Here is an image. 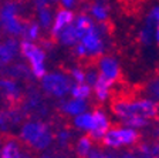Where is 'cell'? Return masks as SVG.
<instances>
[{
	"label": "cell",
	"instance_id": "6da1fadb",
	"mask_svg": "<svg viewBox=\"0 0 159 158\" xmlns=\"http://www.w3.org/2000/svg\"><path fill=\"white\" fill-rule=\"evenodd\" d=\"M111 110H112L114 115L121 121L129 118V117H134V115H139V117H143V118L152 121V120L158 118L159 115V104L148 97L134 100H114L111 104Z\"/></svg>",
	"mask_w": 159,
	"mask_h": 158
},
{
	"label": "cell",
	"instance_id": "7a4b0ae2",
	"mask_svg": "<svg viewBox=\"0 0 159 158\" xmlns=\"http://www.w3.org/2000/svg\"><path fill=\"white\" fill-rule=\"evenodd\" d=\"M19 141L36 151H44L53 144L54 132L50 125L41 120H29L21 124Z\"/></svg>",
	"mask_w": 159,
	"mask_h": 158
},
{
	"label": "cell",
	"instance_id": "3957f363",
	"mask_svg": "<svg viewBox=\"0 0 159 158\" xmlns=\"http://www.w3.org/2000/svg\"><path fill=\"white\" fill-rule=\"evenodd\" d=\"M141 140V134L138 130L126 127V125H119V127H109L108 131L104 134L102 142L104 147L109 150H118L122 147H132L138 144Z\"/></svg>",
	"mask_w": 159,
	"mask_h": 158
},
{
	"label": "cell",
	"instance_id": "277c9868",
	"mask_svg": "<svg viewBox=\"0 0 159 158\" xmlns=\"http://www.w3.org/2000/svg\"><path fill=\"white\" fill-rule=\"evenodd\" d=\"M24 22L20 17V6L14 0H7L0 6V27L11 37H20L24 30Z\"/></svg>",
	"mask_w": 159,
	"mask_h": 158
},
{
	"label": "cell",
	"instance_id": "5b68a950",
	"mask_svg": "<svg viewBox=\"0 0 159 158\" xmlns=\"http://www.w3.org/2000/svg\"><path fill=\"white\" fill-rule=\"evenodd\" d=\"M71 84H73V81H71L68 74L64 71H60V70L46 73L40 79L41 90L46 93L47 96L53 97V98H58V100L68 96Z\"/></svg>",
	"mask_w": 159,
	"mask_h": 158
},
{
	"label": "cell",
	"instance_id": "8992f818",
	"mask_svg": "<svg viewBox=\"0 0 159 158\" xmlns=\"http://www.w3.org/2000/svg\"><path fill=\"white\" fill-rule=\"evenodd\" d=\"M19 50H20V53H21V56L29 61L31 76H33L34 79L40 80L47 73L46 50H44L41 46L36 44L34 41H29V40L20 41Z\"/></svg>",
	"mask_w": 159,
	"mask_h": 158
},
{
	"label": "cell",
	"instance_id": "52a82bcc",
	"mask_svg": "<svg viewBox=\"0 0 159 158\" xmlns=\"http://www.w3.org/2000/svg\"><path fill=\"white\" fill-rule=\"evenodd\" d=\"M104 24L105 23L94 24L80 37V43L85 47L88 59H98L105 54L107 46L104 40Z\"/></svg>",
	"mask_w": 159,
	"mask_h": 158
},
{
	"label": "cell",
	"instance_id": "ba28073f",
	"mask_svg": "<svg viewBox=\"0 0 159 158\" xmlns=\"http://www.w3.org/2000/svg\"><path fill=\"white\" fill-rule=\"evenodd\" d=\"M97 70H98L99 76L105 77L111 83L115 84L119 79H121V64L116 57L111 56V54H102L98 57V63H97Z\"/></svg>",
	"mask_w": 159,
	"mask_h": 158
},
{
	"label": "cell",
	"instance_id": "9c48e42d",
	"mask_svg": "<svg viewBox=\"0 0 159 158\" xmlns=\"http://www.w3.org/2000/svg\"><path fill=\"white\" fill-rule=\"evenodd\" d=\"M0 91L10 105H17L23 100V91L16 79H11V77L0 79Z\"/></svg>",
	"mask_w": 159,
	"mask_h": 158
},
{
	"label": "cell",
	"instance_id": "30bf717a",
	"mask_svg": "<svg viewBox=\"0 0 159 158\" xmlns=\"http://www.w3.org/2000/svg\"><path fill=\"white\" fill-rule=\"evenodd\" d=\"M93 115H94V127H93V130L88 132V135L94 142H101L104 134H105V132L108 131V128L111 127V121H109V117L107 115V113L101 108L94 110Z\"/></svg>",
	"mask_w": 159,
	"mask_h": 158
},
{
	"label": "cell",
	"instance_id": "8fae6325",
	"mask_svg": "<svg viewBox=\"0 0 159 158\" xmlns=\"http://www.w3.org/2000/svg\"><path fill=\"white\" fill-rule=\"evenodd\" d=\"M74 10H67V9H58L53 16V22L50 26L48 31L51 39H56L58 36V33L64 29L66 26L71 24L74 22Z\"/></svg>",
	"mask_w": 159,
	"mask_h": 158
},
{
	"label": "cell",
	"instance_id": "7c38bea8",
	"mask_svg": "<svg viewBox=\"0 0 159 158\" xmlns=\"http://www.w3.org/2000/svg\"><path fill=\"white\" fill-rule=\"evenodd\" d=\"M20 43L17 41V37L9 36L6 40L0 41V66H7L13 61V59L19 53Z\"/></svg>",
	"mask_w": 159,
	"mask_h": 158
},
{
	"label": "cell",
	"instance_id": "4fadbf2b",
	"mask_svg": "<svg viewBox=\"0 0 159 158\" xmlns=\"http://www.w3.org/2000/svg\"><path fill=\"white\" fill-rule=\"evenodd\" d=\"M58 108L64 115L75 117V115H78L88 110V103H87V100H78V98H73V97L68 100L61 98V103H60Z\"/></svg>",
	"mask_w": 159,
	"mask_h": 158
},
{
	"label": "cell",
	"instance_id": "5bb4252c",
	"mask_svg": "<svg viewBox=\"0 0 159 158\" xmlns=\"http://www.w3.org/2000/svg\"><path fill=\"white\" fill-rule=\"evenodd\" d=\"M87 13L91 16V19L97 23H107L109 19V13H111V9H109L108 3H104V2H98V0H94L93 3L88 6V12Z\"/></svg>",
	"mask_w": 159,
	"mask_h": 158
},
{
	"label": "cell",
	"instance_id": "9a60e30c",
	"mask_svg": "<svg viewBox=\"0 0 159 158\" xmlns=\"http://www.w3.org/2000/svg\"><path fill=\"white\" fill-rule=\"evenodd\" d=\"M112 86L114 83H111L109 80H107L105 77L98 76L95 84L93 86V91L95 100L98 103H105L107 100L111 97V91H112Z\"/></svg>",
	"mask_w": 159,
	"mask_h": 158
},
{
	"label": "cell",
	"instance_id": "2e32d148",
	"mask_svg": "<svg viewBox=\"0 0 159 158\" xmlns=\"http://www.w3.org/2000/svg\"><path fill=\"white\" fill-rule=\"evenodd\" d=\"M21 155V142L16 138H6L0 147V158H20Z\"/></svg>",
	"mask_w": 159,
	"mask_h": 158
},
{
	"label": "cell",
	"instance_id": "e0dca14e",
	"mask_svg": "<svg viewBox=\"0 0 159 158\" xmlns=\"http://www.w3.org/2000/svg\"><path fill=\"white\" fill-rule=\"evenodd\" d=\"M56 40L61 44V46H66V47L75 46V44L80 41V39H78V33H77L74 24L71 23V24L64 27V29L58 33V36L56 37Z\"/></svg>",
	"mask_w": 159,
	"mask_h": 158
},
{
	"label": "cell",
	"instance_id": "ac0fdd59",
	"mask_svg": "<svg viewBox=\"0 0 159 158\" xmlns=\"http://www.w3.org/2000/svg\"><path fill=\"white\" fill-rule=\"evenodd\" d=\"M73 127L78 131H84L88 134L94 127V115H93V111H84L81 114L75 115L73 117Z\"/></svg>",
	"mask_w": 159,
	"mask_h": 158
},
{
	"label": "cell",
	"instance_id": "d6986e66",
	"mask_svg": "<svg viewBox=\"0 0 159 158\" xmlns=\"http://www.w3.org/2000/svg\"><path fill=\"white\" fill-rule=\"evenodd\" d=\"M73 24H74V27H75L77 33H78V39H80L87 30L91 29L95 23H94V20L91 19V16H89L88 13H78L77 16H74Z\"/></svg>",
	"mask_w": 159,
	"mask_h": 158
},
{
	"label": "cell",
	"instance_id": "ffe728a7",
	"mask_svg": "<svg viewBox=\"0 0 159 158\" xmlns=\"http://www.w3.org/2000/svg\"><path fill=\"white\" fill-rule=\"evenodd\" d=\"M70 96L78 100H88L93 96V87H89L87 83H73L70 89Z\"/></svg>",
	"mask_w": 159,
	"mask_h": 158
},
{
	"label": "cell",
	"instance_id": "44dd1931",
	"mask_svg": "<svg viewBox=\"0 0 159 158\" xmlns=\"http://www.w3.org/2000/svg\"><path fill=\"white\" fill-rule=\"evenodd\" d=\"M94 147V141L89 138V135H83L80 137L78 141L75 144V154L78 158H87L88 152L91 151V148Z\"/></svg>",
	"mask_w": 159,
	"mask_h": 158
},
{
	"label": "cell",
	"instance_id": "7402d4cb",
	"mask_svg": "<svg viewBox=\"0 0 159 158\" xmlns=\"http://www.w3.org/2000/svg\"><path fill=\"white\" fill-rule=\"evenodd\" d=\"M40 33H41L40 24L37 22H34V20H30V22H26V24H24V30L21 36L24 37V40L36 41V40L40 39Z\"/></svg>",
	"mask_w": 159,
	"mask_h": 158
},
{
	"label": "cell",
	"instance_id": "603a6c76",
	"mask_svg": "<svg viewBox=\"0 0 159 158\" xmlns=\"http://www.w3.org/2000/svg\"><path fill=\"white\" fill-rule=\"evenodd\" d=\"M53 10L51 7H41V9H37V23L40 24L41 30H48L51 26V22H53Z\"/></svg>",
	"mask_w": 159,
	"mask_h": 158
},
{
	"label": "cell",
	"instance_id": "cb8c5ba5",
	"mask_svg": "<svg viewBox=\"0 0 159 158\" xmlns=\"http://www.w3.org/2000/svg\"><path fill=\"white\" fill-rule=\"evenodd\" d=\"M145 94L148 98L153 100L159 104V76L149 79L145 84Z\"/></svg>",
	"mask_w": 159,
	"mask_h": 158
},
{
	"label": "cell",
	"instance_id": "d4e9b609",
	"mask_svg": "<svg viewBox=\"0 0 159 158\" xmlns=\"http://www.w3.org/2000/svg\"><path fill=\"white\" fill-rule=\"evenodd\" d=\"M122 125H126V127H131V128H135V130H142V128H146L149 127L151 121L143 117H139V115H134V117H129V118L124 120Z\"/></svg>",
	"mask_w": 159,
	"mask_h": 158
},
{
	"label": "cell",
	"instance_id": "484cf974",
	"mask_svg": "<svg viewBox=\"0 0 159 158\" xmlns=\"http://www.w3.org/2000/svg\"><path fill=\"white\" fill-rule=\"evenodd\" d=\"M31 74L30 71V67L24 66V64H16V66L10 67L9 71V77L11 79H29V76Z\"/></svg>",
	"mask_w": 159,
	"mask_h": 158
},
{
	"label": "cell",
	"instance_id": "4316f807",
	"mask_svg": "<svg viewBox=\"0 0 159 158\" xmlns=\"http://www.w3.org/2000/svg\"><path fill=\"white\" fill-rule=\"evenodd\" d=\"M71 138H73V132H71L70 128H60L54 134V140L57 141V144L60 147H67L70 144V141H71Z\"/></svg>",
	"mask_w": 159,
	"mask_h": 158
},
{
	"label": "cell",
	"instance_id": "83f0119b",
	"mask_svg": "<svg viewBox=\"0 0 159 158\" xmlns=\"http://www.w3.org/2000/svg\"><path fill=\"white\" fill-rule=\"evenodd\" d=\"M138 41L142 46H149L153 41V29L148 26H143L142 29L139 30L138 33Z\"/></svg>",
	"mask_w": 159,
	"mask_h": 158
},
{
	"label": "cell",
	"instance_id": "f1b7e54d",
	"mask_svg": "<svg viewBox=\"0 0 159 158\" xmlns=\"http://www.w3.org/2000/svg\"><path fill=\"white\" fill-rule=\"evenodd\" d=\"M145 26L152 27V29H155L156 26H159V4L153 6L152 9L148 12L146 19H145Z\"/></svg>",
	"mask_w": 159,
	"mask_h": 158
},
{
	"label": "cell",
	"instance_id": "f546056e",
	"mask_svg": "<svg viewBox=\"0 0 159 158\" xmlns=\"http://www.w3.org/2000/svg\"><path fill=\"white\" fill-rule=\"evenodd\" d=\"M70 79L73 80V83H85V70L80 66H74L70 69L68 71Z\"/></svg>",
	"mask_w": 159,
	"mask_h": 158
},
{
	"label": "cell",
	"instance_id": "4dcf8cb0",
	"mask_svg": "<svg viewBox=\"0 0 159 158\" xmlns=\"http://www.w3.org/2000/svg\"><path fill=\"white\" fill-rule=\"evenodd\" d=\"M98 76H99V73H98V70H97L95 66H94V67L93 66L88 67V69L85 70V83L88 84L89 87H93L94 84H95Z\"/></svg>",
	"mask_w": 159,
	"mask_h": 158
},
{
	"label": "cell",
	"instance_id": "1f68e13d",
	"mask_svg": "<svg viewBox=\"0 0 159 158\" xmlns=\"http://www.w3.org/2000/svg\"><path fill=\"white\" fill-rule=\"evenodd\" d=\"M73 51H74V56H75L77 59H81V60L88 59V57H87V50H85V47H84L83 44L80 43V41L73 47Z\"/></svg>",
	"mask_w": 159,
	"mask_h": 158
},
{
	"label": "cell",
	"instance_id": "d6a6232c",
	"mask_svg": "<svg viewBox=\"0 0 159 158\" xmlns=\"http://www.w3.org/2000/svg\"><path fill=\"white\" fill-rule=\"evenodd\" d=\"M61 6V9H67V10H74L78 6L80 0H57Z\"/></svg>",
	"mask_w": 159,
	"mask_h": 158
},
{
	"label": "cell",
	"instance_id": "836d02e7",
	"mask_svg": "<svg viewBox=\"0 0 159 158\" xmlns=\"http://www.w3.org/2000/svg\"><path fill=\"white\" fill-rule=\"evenodd\" d=\"M104 152L105 151H102L98 147H93L91 151L88 152V155H87V158H104Z\"/></svg>",
	"mask_w": 159,
	"mask_h": 158
},
{
	"label": "cell",
	"instance_id": "e575fe53",
	"mask_svg": "<svg viewBox=\"0 0 159 158\" xmlns=\"http://www.w3.org/2000/svg\"><path fill=\"white\" fill-rule=\"evenodd\" d=\"M149 155L153 158H159V141L151 144V147H149Z\"/></svg>",
	"mask_w": 159,
	"mask_h": 158
},
{
	"label": "cell",
	"instance_id": "d590c367",
	"mask_svg": "<svg viewBox=\"0 0 159 158\" xmlns=\"http://www.w3.org/2000/svg\"><path fill=\"white\" fill-rule=\"evenodd\" d=\"M153 41L156 43V46L159 47V26H156L153 29Z\"/></svg>",
	"mask_w": 159,
	"mask_h": 158
},
{
	"label": "cell",
	"instance_id": "8d00e7d4",
	"mask_svg": "<svg viewBox=\"0 0 159 158\" xmlns=\"http://www.w3.org/2000/svg\"><path fill=\"white\" fill-rule=\"evenodd\" d=\"M119 155L116 154L115 151H112V150H111V151H105L104 152V158H118Z\"/></svg>",
	"mask_w": 159,
	"mask_h": 158
},
{
	"label": "cell",
	"instance_id": "74e56055",
	"mask_svg": "<svg viewBox=\"0 0 159 158\" xmlns=\"http://www.w3.org/2000/svg\"><path fill=\"white\" fill-rule=\"evenodd\" d=\"M118 158H138L136 157V154H134V152H122V154L119 155Z\"/></svg>",
	"mask_w": 159,
	"mask_h": 158
},
{
	"label": "cell",
	"instance_id": "f35d334b",
	"mask_svg": "<svg viewBox=\"0 0 159 158\" xmlns=\"http://www.w3.org/2000/svg\"><path fill=\"white\" fill-rule=\"evenodd\" d=\"M153 138L156 141H159V125H156L155 128H153Z\"/></svg>",
	"mask_w": 159,
	"mask_h": 158
},
{
	"label": "cell",
	"instance_id": "ab89813d",
	"mask_svg": "<svg viewBox=\"0 0 159 158\" xmlns=\"http://www.w3.org/2000/svg\"><path fill=\"white\" fill-rule=\"evenodd\" d=\"M40 158H54V155H53V154H50V152H46V154H43Z\"/></svg>",
	"mask_w": 159,
	"mask_h": 158
},
{
	"label": "cell",
	"instance_id": "60d3db41",
	"mask_svg": "<svg viewBox=\"0 0 159 158\" xmlns=\"http://www.w3.org/2000/svg\"><path fill=\"white\" fill-rule=\"evenodd\" d=\"M20 158H31V155H30V152H21Z\"/></svg>",
	"mask_w": 159,
	"mask_h": 158
},
{
	"label": "cell",
	"instance_id": "b9f144b4",
	"mask_svg": "<svg viewBox=\"0 0 159 158\" xmlns=\"http://www.w3.org/2000/svg\"><path fill=\"white\" fill-rule=\"evenodd\" d=\"M141 158H153V157H151V155H142Z\"/></svg>",
	"mask_w": 159,
	"mask_h": 158
},
{
	"label": "cell",
	"instance_id": "7bdbcfd3",
	"mask_svg": "<svg viewBox=\"0 0 159 158\" xmlns=\"http://www.w3.org/2000/svg\"><path fill=\"white\" fill-rule=\"evenodd\" d=\"M158 118H159V115H158Z\"/></svg>",
	"mask_w": 159,
	"mask_h": 158
}]
</instances>
